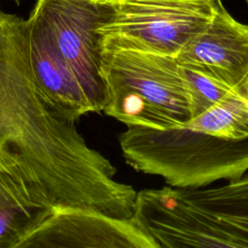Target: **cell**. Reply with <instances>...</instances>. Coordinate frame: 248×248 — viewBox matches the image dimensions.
Wrapping results in <instances>:
<instances>
[{"mask_svg": "<svg viewBox=\"0 0 248 248\" xmlns=\"http://www.w3.org/2000/svg\"><path fill=\"white\" fill-rule=\"evenodd\" d=\"M179 190L190 202L219 221L238 247L248 248V172L223 186Z\"/></svg>", "mask_w": 248, "mask_h": 248, "instance_id": "30bf717a", "label": "cell"}, {"mask_svg": "<svg viewBox=\"0 0 248 248\" xmlns=\"http://www.w3.org/2000/svg\"><path fill=\"white\" fill-rule=\"evenodd\" d=\"M28 22L31 62L41 86L55 104L75 119L93 112L77 77L59 52L46 25L32 12Z\"/></svg>", "mask_w": 248, "mask_h": 248, "instance_id": "9c48e42d", "label": "cell"}, {"mask_svg": "<svg viewBox=\"0 0 248 248\" xmlns=\"http://www.w3.org/2000/svg\"><path fill=\"white\" fill-rule=\"evenodd\" d=\"M180 68L189 99L191 119L213 108L233 91L205 72L181 64Z\"/></svg>", "mask_w": 248, "mask_h": 248, "instance_id": "7c38bea8", "label": "cell"}, {"mask_svg": "<svg viewBox=\"0 0 248 248\" xmlns=\"http://www.w3.org/2000/svg\"><path fill=\"white\" fill-rule=\"evenodd\" d=\"M14 248H159L132 216L118 218L70 205L52 206Z\"/></svg>", "mask_w": 248, "mask_h": 248, "instance_id": "8992f818", "label": "cell"}, {"mask_svg": "<svg viewBox=\"0 0 248 248\" xmlns=\"http://www.w3.org/2000/svg\"><path fill=\"white\" fill-rule=\"evenodd\" d=\"M245 2H246V3H247V4H248V0H245Z\"/></svg>", "mask_w": 248, "mask_h": 248, "instance_id": "5bb4252c", "label": "cell"}, {"mask_svg": "<svg viewBox=\"0 0 248 248\" xmlns=\"http://www.w3.org/2000/svg\"><path fill=\"white\" fill-rule=\"evenodd\" d=\"M133 217L159 248L238 247L219 221L170 185L138 192Z\"/></svg>", "mask_w": 248, "mask_h": 248, "instance_id": "52a82bcc", "label": "cell"}, {"mask_svg": "<svg viewBox=\"0 0 248 248\" xmlns=\"http://www.w3.org/2000/svg\"><path fill=\"white\" fill-rule=\"evenodd\" d=\"M117 0H37L31 11L46 25L65 61L77 77L93 112L103 111L107 91L100 74L99 28L115 12Z\"/></svg>", "mask_w": 248, "mask_h": 248, "instance_id": "5b68a950", "label": "cell"}, {"mask_svg": "<svg viewBox=\"0 0 248 248\" xmlns=\"http://www.w3.org/2000/svg\"><path fill=\"white\" fill-rule=\"evenodd\" d=\"M119 142L127 164L175 188L236 180L248 171V95L232 91L177 127H127Z\"/></svg>", "mask_w": 248, "mask_h": 248, "instance_id": "7a4b0ae2", "label": "cell"}, {"mask_svg": "<svg viewBox=\"0 0 248 248\" xmlns=\"http://www.w3.org/2000/svg\"><path fill=\"white\" fill-rule=\"evenodd\" d=\"M175 57L179 64L205 72L232 90L248 95V24L237 21L221 0H215L207 26Z\"/></svg>", "mask_w": 248, "mask_h": 248, "instance_id": "ba28073f", "label": "cell"}, {"mask_svg": "<svg viewBox=\"0 0 248 248\" xmlns=\"http://www.w3.org/2000/svg\"><path fill=\"white\" fill-rule=\"evenodd\" d=\"M215 0H117L112 18L99 33L102 46L176 56L201 33Z\"/></svg>", "mask_w": 248, "mask_h": 248, "instance_id": "277c9868", "label": "cell"}, {"mask_svg": "<svg viewBox=\"0 0 248 248\" xmlns=\"http://www.w3.org/2000/svg\"><path fill=\"white\" fill-rule=\"evenodd\" d=\"M100 74L107 91L103 111L127 127L164 130L191 119L175 56L102 46Z\"/></svg>", "mask_w": 248, "mask_h": 248, "instance_id": "3957f363", "label": "cell"}, {"mask_svg": "<svg viewBox=\"0 0 248 248\" xmlns=\"http://www.w3.org/2000/svg\"><path fill=\"white\" fill-rule=\"evenodd\" d=\"M47 209L34 200L23 180L0 170V248H14Z\"/></svg>", "mask_w": 248, "mask_h": 248, "instance_id": "8fae6325", "label": "cell"}, {"mask_svg": "<svg viewBox=\"0 0 248 248\" xmlns=\"http://www.w3.org/2000/svg\"><path fill=\"white\" fill-rule=\"evenodd\" d=\"M14 1H16V3H18V2H19V0H14Z\"/></svg>", "mask_w": 248, "mask_h": 248, "instance_id": "4fadbf2b", "label": "cell"}, {"mask_svg": "<svg viewBox=\"0 0 248 248\" xmlns=\"http://www.w3.org/2000/svg\"><path fill=\"white\" fill-rule=\"evenodd\" d=\"M77 122L35 76L28 19L0 8V170L23 180L45 207L132 217L138 192L115 178V167L87 144Z\"/></svg>", "mask_w": 248, "mask_h": 248, "instance_id": "6da1fadb", "label": "cell"}]
</instances>
